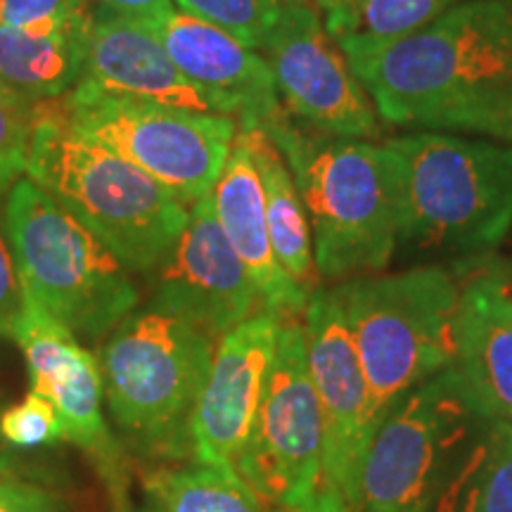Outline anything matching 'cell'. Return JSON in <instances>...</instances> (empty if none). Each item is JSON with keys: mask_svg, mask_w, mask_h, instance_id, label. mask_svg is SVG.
I'll use <instances>...</instances> for the list:
<instances>
[{"mask_svg": "<svg viewBox=\"0 0 512 512\" xmlns=\"http://www.w3.org/2000/svg\"><path fill=\"white\" fill-rule=\"evenodd\" d=\"M489 418L451 368L411 389L384 411L347 512H425Z\"/></svg>", "mask_w": 512, "mask_h": 512, "instance_id": "cell-7", "label": "cell"}, {"mask_svg": "<svg viewBox=\"0 0 512 512\" xmlns=\"http://www.w3.org/2000/svg\"><path fill=\"white\" fill-rule=\"evenodd\" d=\"M69 117L81 133L112 147L183 204L192 207L219 183L238 121L157 102L69 91Z\"/></svg>", "mask_w": 512, "mask_h": 512, "instance_id": "cell-10", "label": "cell"}, {"mask_svg": "<svg viewBox=\"0 0 512 512\" xmlns=\"http://www.w3.org/2000/svg\"><path fill=\"white\" fill-rule=\"evenodd\" d=\"M93 0H0L3 27L55 34L81 24H91Z\"/></svg>", "mask_w": 512, "mask_h": 512, "instance_id": "cell-27", "label": "cell"}, {"mask_svg": "<svg viewBox=\"0 0 512 512\" xmlns=\"http://www.w3.org/2000/svg\"><path fill=\"white\" fill-rule=\"evenodd\" d=\"M501 140H508V143H512V105L508 110V119H505V128H503V138Z\"/></svg>", "mask_w": 512, "mask_h": 512, "instance_id": "cell-35", "label": "cell"}, {"mask_svg": "<svg viewBox=\"0 0 512 512\" xmlns=\"http://www.w3.org/2000/svg\"><path fill=\"white\" fill-rule=\"evenodd\" d=\"M88 31L91 24L55 34L0 24V81L34 102L67 95L86 62Z\"/></svg>", "mask_w": 512, "mask_h": 512, "instance_id": "cell-21", "label": "cell"}, {"mask_svg": "<svg viewBox=\"0 0 512 512\" xmlns=\"http://www.w3.org/2000/svg\"><path fill=\"white\" fill-rule=\"evenodd\" d=\"M0 512H64L60 498L22 479L0 477Z\"/></svg>", "mask_w": 512, "mask_h": 512, "instance_id": "cell-30", "label": "cell"}, {"mask_svg": "<svg viewBox=\"0 0 512 512\" xmlns=\"http://www.w3.org/2000/svg\"><path fill=\"white\" fill-rule=\"evenodd\" d=\"M178 10L214 24L247 48H264L285 0H174Z\"/></svg>", "mask_w": 512, "mask_h": 512, "instance_id": "cell-25", "label": "cell"}, {"mask_svg": "<svg viewBox=\"0 0 512 512\" xmlns=\"http://www.w3.org/2000/svg\"><path fill=\"white\" fill-rule=\"evenodd\" d=\"M74 88L216 114L207 95L176 67L155 31L102 5L93 10L86 62Z\"/></svg>", "mask_w": 512, "mask_h": 512, "instance_id": "cell-17", "label": "cell"}, {"mask_svg": "<svg viewBox=\"0 0 512 512\" xmlns=\"http://www.w3.org/2000/svg\"><path fill=\"white\" fill-rule=\"evenodd\" d=\"M304 339L313 387L325 422L323 494L347 512L358 467L366 456L380 415L354 347L337 287L311 294L304 309Z\"/></svg>", "mask_w": 512, "mask_h": 512, "instance_id": "cell-12", "label": "cell"}, {"mask_svg": "<svg viewBox=\"0 0 512 512\" xmlns=\"http://www.w3.org/2000/svg\"><path fill=\"white\" fill-rule=\"evenodd\" d=\"M465 0H354L325 12V29L335 41H389L413 34Z\"/></svg>", "mask_w": 512, "mask_h": 512, "instance_id": "cell-24", "label": "cell"}, {"mask_svg": "<svg viewBox=\"0 0 512 512\" xmlns=\"http://www.w3.org/2000/svg\"><path fill=\"white\" fill-rule=\"evenodd\" d=\"M152 491L166 512H261L264 505L242 482L235 467L202 465L157 472Z\"/></svg>", "mask_w": 512, "mask_h": 512, "instance_id": "cell-23", "label": "cell"}, {"mask_svg": "<svg viewBox=\"0 0 512 512\" xmlns=\"http://www.w3.org/2000/svg\"><path fill=\"white\" fill-rule=\"evenodd\" d=\"M285 3H287V0H285Z\"/></svg>", "mask_w": 512, "mask_h": 512, "instance_id": "cell-36", "label": "cell"}, {"mask_svg": "<svg viewBox=\"0 0 512 512\" xmlns=\"http://www.w3.org/2000/svg\"><path fill=\"white\" fill-rule=\"evenodd\" d=\"M273 512H344L339 508L337 503H332L330 498L320 496L316 505H311V508H285V510H273Z\"/></svg>", "mask_w": 512, "mask_h": 512, "instance_id": "cell-32", "label": "cell"}, {"mask_svg": "<svg viewBox=\"0 0 512 512\" xmlns=\"http://www.w3.org/2000/svg\"><path fill=\"white\" fill-rule=\"evenodd\" d=\"M10 470H12V456L3 444V437H0V475H5V472H10Z\"/></svg>", "mask_w": 512, "mask_h": 512, "instance_id": "cell-33", "label": "cell"}, {"mask_svg": "<svg viewBox=\"0 0 512 512\" xmlns=\"http://www.w3.org/2000/svg\"><path fill=\"white\" fill-rule=\"evenodd\" d=\"M150 273L155 311L185 320L211 339L264 311L252 275L223 233L211 195L192 204L183 233Z\"/></svg>", "mask_w": 512, "mask_h": 512, "instance_id": "cell-13", "label": "cell"}, {"mask_svg": "<svg viewBox=\"0 0 512 512\" xmlns=\"http://www.w3.org/2000/svg\"><path fill=\"white\" fill-rule=\"evenodd\" d=\"M36 102L0 81V197L27 171Z\"/></svg>", "mask_w": 512, "mask_h": 512, "instance_id": "cell-26", "label": "cell"}, {"mask_svg": "<svg viewBox=\"0 0 512 512\" xmlns=\"http://www.w3.org/2000/svg\"><path fill=\"white\" fill-rule=\"evenodd\" d=\"M401 159V242L479 254L512 228V143L418 131L387 140Z\"/></svg>", "mask_w": 512, "mask_h": 512, "instance_id": "cell-5", "label": "cell"}, {"mask_svg": "<svg viewBox=\"0 0 512 512\" xmlns=\"http://www.w3.org/2000/svg\"><path fill=\"white\" fill-rule=\"evenodd\" d=\"M337 43L387 124L503 138L512 105V0H465L413 34Z\"/></svg>", "mask_w": 512, "mask_h": 512, "instance_id": "cell-1", "label": "cell"}, {"mask_svg": "<svg viewBox=\"0 0 512 512\" xmlns=\"http://www.w3.org/2000/svg\"><path fill=\"white\" fill-rule=\"evenodd\" d=\"M240 131L249 140V150L259 171L275 259L294 283L306 294H313L320 285V275L316 256H313L309 216H306L290 166L264 128H240Z\"/></svg>", "mask_w": 512, "mask_h": 512, "instance_id": "cell-20", "label": "cell"}, {"mask_svg": "<svg viewBox=\"0 0 512 512\" xmlns=\"http://www.w3.org/2000/svg\"><path fill=\"white\" fill-rule=\"evenodd\" d=\"M24 309V290L19 280L15 259H12L8 238L3 228V207H0V335H10L15 330Z\"/></svg>", "mask_w": 512, "mask_h": 512, "instance_id": "cell-29", "label": "cell"}, {"mask_svg": "<svg viewBox=\"0 0 512 512\" xmlns=\"http://www.w3.org/2000/svg\"><path fill=\"white\" fill-rule=\"evenodd\" d=\"M0 437L19 448L55 444L64 439L60 413L41 394L29 392L22 403L0 413Z\"/></svg>", "mask_w": 512, "mask_h": 512, "instance_id": "cell-28", "label": "cell"}, {"mask_svg": "<svg viewBox=\"0 0 512 512\" xmlns=\"http://www.w3.org/2000/svg\"><path fill=\"white\" fill-rule=\"evenodd\" d=\"M313 3H316L318 8H323L325 12H328V10H332V8H339V5L354 3V0H313Z\"/></svg>", "mask_w": 512, "mask_h": 512, "instance_id": "cell-34", "label": "cell"}, {"mask_svg": "<svg viewBox=\"0 0 512 512\" xmlns=\"http://www.w3.org/2000/svg\"><path fill=\"white\" fill-rule=\"evenodd\" d=\"M3 228L22 290L74 335L98 339L131 316L128 268L31 178L5 195Z\"/></svg>", "mask_w": 512, "mask_h": 512, "instance_id": "cell-4", "label": "cell"}, {"mask_svg": "<svg viewBox=\"0 0 512 512\" xmlns=\"http://www.w3.org/2000/svg\"><path fill=\"white\" fill-rule=\"evenodd\" d=\"M280 328L283 320L264 309L219 339L190 420L197 463L235 467L259 411Z\"/></svg>", "mask_w": 512, "mask_h": 512, "instance_id": "cell-14", "label": "cell"}, {"mask_svg": "<svg viewBox=\"0 0 512 512\" xmlns=\"http://www.w3.org/2000/svg\"><path fill=\"white\" fill-rule=\"evenodd\" d=\"M425 512H512V425L489 418Z\"/></svg>", "mask_w": 512, "mask_h": 512, "instance_id": "cell-22", "label": "cell"}, {"mask_svg": "<svg viewBox=\"0 0 512 512\" xmlns=\"http://www.w3.org/2000/svg\"><path fill=\"white\" fill-rule=\"evenodd\" d=\"M323 451L325 422L304 330L297 320H287L235 472L264 508H311L323 494Z\"/></svg>", "mask_w": 512, "mask_h": 512, "instance_id": "cell-9", "label": "cell"}, {"mask_svg": "<svg viewBox=\"0 0 512 512\" xmlns=\"http://www.w3.org/2000/svg\"><path fill=\"white\" fill-rule=\"evenodd\" d=\"M185 79L207 95L216 114L238 128H264L285 112L266 57L214 24L171 10L147 24Z\"/></svg>", "mask_w": 512, "mask_h": 512, "instance_id": "cell-15", "label": "cell"}, {"mask_svg": "<svg viewBox=\"0 0 512 512\" xmlns=\"http://www.w3.org/2000/svg\"><path fill=\"white\" fill-rule=\"evenodd\" d=\"M211 197L223 233L252 275L264 309L275 313L283 323L304 316L311 294L294 283L275 259L259 171L249 150V140L240 128Z\"/></svg>", "mask_w": 512, "mask_h": 512, "instance_id": "cell-19", "label": "cell"}, {"mask_svg": "<svg viewBox=\"0 0 512 512\" xmlns=\"http://www.w3.org/2000/svg\"><path fill=\"white\" fill-rule=\"evenodd\" d=\"M27 178L83 223L128 271L150 273L183 233L190 207L72 124L64 95L36 102Z\"/></svg>", "mask_w": 512, "mask_h": 512, "instance_id": "cell-3", "label": "cell"}, {"mask_svg": "<svg viewBox=\"0 0 512 512\" xmlns=\"http://www.w3.org/2000/svg\"><path fill=\"white\" fill-rule=\"evenodd\" d=\"M211 342L202 330L155 309L121 320L100 358L114 420L152 448L181 446L214 358Z\"/></svg>", "mask_w": 512, "mask_h": 512, "instance_id": "cell-8", "label": "cell"}, {"mask_svg": "<svg viewBox=\"0 0 512 512\" xmlns=\"http://www.w3.org/2000/svg\"><path fill=\"white\" fill-rule=\"evenodd\" d=\"M259 53L271 67L280 102L294 119L332 136H380L373 100L309 0L280 5Z\"/></svg>", "mask_w": 512, "mask_h": 512, "instance_id": "cell-11", "label": "cell"}, {"mask_svg": "<svg viewBox=\"0 0 512 512\" xmlns=\"http://www.w3.org/2000/svg\"><path fill=\"white\" fill-rule=\"evenodd\" d=\"M377 415L453 366L460 280L441 266L337 285Z\"/></svg>", "mask_w": 512, "mask_h": 512, "instance_id": "cell-6", "label": "cell"}, {"mask_svg": "<svg viewBox=\"0 0 512 512\" xmlns=\"http://www.w3.org/2000/svg\"><path fill=\"white\" fill-rule=\"evenodd\" d=\"M12 337L24 351L31 392L57 408L64 439L114 465V441L102 418L100 361L83 349L60 320L24 294V309Z\"/></svg>", "mask_w": 512, "mask_h": 512, "instance_id": "cell-16", "label": "cell"}, {"mask_svg": "<svg viewBox=\"0 0 512 512\" xmlns=\"http://www.w3.org/2000/svg\"><path fill=\"white\" fill-rule=\"evenodd\" d=\"M93 3L145 24L157 22L166 12L174 10V0H93Z\"/></svg>", "mask_w": 512, "mask_h": 512, "instance_id": "cell-31", "label": "cell"}, {"mask_svg": "<svg viewBox=\"0 0 512 512\" xmlns=\"http://www.w3.org/2000/svg\"><path fill=\"white\" fill-rule=\"evenodd\" d=\"M453 373L491 418L512 425V273L486 264L460 283Z\"/></svg>", "mask_w": 512, "mask_h": 512, "instance_id": "cell-18", "label": "cell"}, {"mask_svg": "<svg viewBox=\"0 0 512 512\" xmlns=\"http://www.w3.org/2000/svg\"><path fill=\"white\" fill-rule=\"evenodd\" d=\"M290 166L309 216L320 280L380 273L401 242V159L389 143L344 138L283 112L264 126Z\"/></svg>", "mask_w": 512, "mask_h": 512, "instance_id": "cell-2", "label": "cell"}]
</instances>
